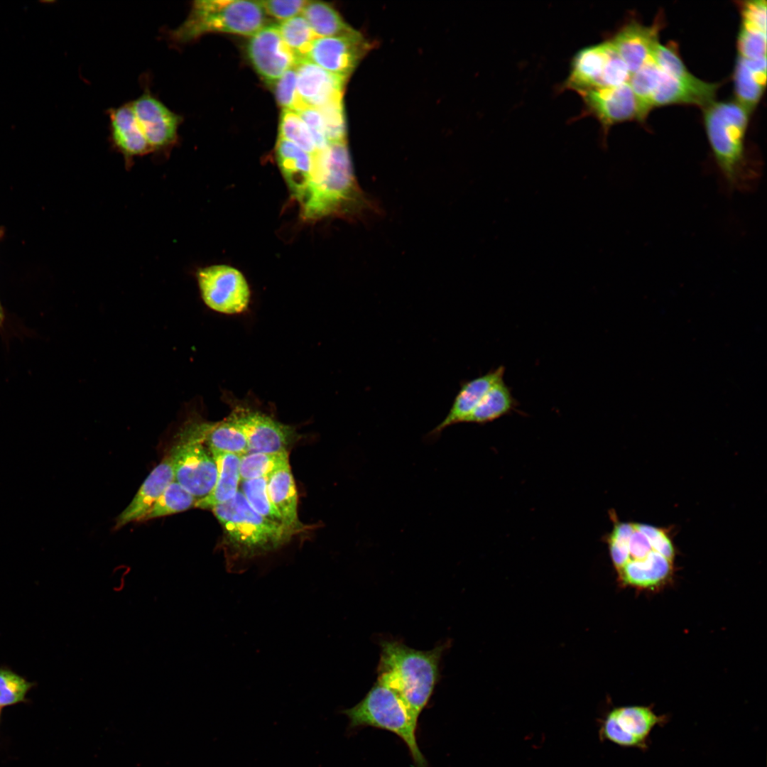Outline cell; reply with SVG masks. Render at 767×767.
Wrapping results in <instances>:
<instances>
[{
	"mask_svg": "<svg viewBox=\"0 0 767 767\" xmlns=\"http://www.w3.org/2000/svg\"><path fill=\"white\" fill-rule=\"evenodd\" d=\"M312 158L311 182L300 204L305 219L357 217L371 210L355 179L346 141L330 142Z\"/></svg>",
	"mask_w": 767,
	"mask_h": 767,
	"instance_id": "obj_1",
	"label": "cell"
},
{
	"mask_svg": "<svg viewBox=\"0 0 767 767\" xmlns=\"http://www.w3.org/2000/svg\"><path fill=\"white\" fill-rule=\"evenodd\" d=\"M749 114L734 102H714L705 108V125L716 164L732 190H749L760 177L759 165L745 146Z\"/></svg>",
	"mask_w": 767,
	"mask_h": 767,
	"instance_id": "obj_2",
	"label": "cell"
},
{
	"mask_svg": "<svg viewBox=\"0 0 767 767\" xmlns=\"http://www.w3.org/2000/svg\"><path fill=\"white\" fill-rule=\"evenodd\" d=\"M381 647L377 681L397 694L418 722L437 682L444 646L419 651L399 641H384Z\"/></svg>",
	"mask_w": 767,
	"mask_h": 767,
	"instance_id": "obj_3",
	"label": "cell"
},
{
	"mask_svg": "<svg viewBox=\"0 0 767 767\" xmlns=\"http://www.w3.org/2000/svg\"><path fill=\"white\" fill-rule=\"evenodd\" d=\"M211 509L231 550L229 566L233 561L251 560L274 550L295 534L256 512L240 490L228 501Z\"/></svg>",
	"mask_w": 767,
	"mask_h": 767,
	"instance_id": "obj_4",
	"label": "cell"
},
{
	"mask_svg": "<svg viewBox=\"0 0 767 767\" xmlns=\"http://www.w3.org/2000/svg\"><path fill=\"white\" fill-rule=\"evenodd\" d=\"M266 22L259 1L199 0L192 2L186 19L168 34L178 44L192 42L208 33L251 36Z\"/></svg>",
	"mask_w": 767,
	"mask_h": 767,
	"instance_id": "obj_5",
	"label": "cell"
},
{
	"mask_svg": "<svg viewBox=\"0 0 767 767\" xmlns=\"http://www.w3.org/2000/svg\"><path fill=\"white\" fill-rule=\"evenodd\" d=\"M342 712L348 717L351 729L371 727L396 734L406 744L415 766L427 767L417 743L418 722L390 688L376 681L361 702Z\"/></svg>",
	"mask_w": 767,
	"mask_h": 767,
	"instance_id": "obj_6",
	"label": "cell"
},
{
	"mask_svg": "<svg viewBox=\"0 0 767 767\" xmlns=\"http://www.w3.org/2000/svg\"><path fill=\"white\" fill-rule=\"evenodd\" d=\"M168 455L175 480L197 501L206 497L215 484L217 468L205 442L202 420L187 421L176 435Z\"/></svg>",
	"mask_w": 767,
	"mask_h": 767,
	"instance_id": "obj_7",
	"label": "cell"
},
{
	"mask_svg": "<svg viewBox=\"0 0 767 767\" xmlns=\"http://www.w3.org/2000/svg\"><path fill=\"white\" fill-rule=\"evenodd\" d=\"M674 561L656 548L639 523H633L626 543V561L617 572L624 585L653 589L670 579Z\"/></svg>",
	"mask_w": 767,
	"mask_h": 767,
	"instance_id": "obj_8",
	"label": "cell"
},
{
	"mask_svg": "<svg viewBox=\"0 0 767 767\" xmlns=\"http://www.w3.org/2000/svg\"><path fill=\"white\" fill-rule=\"evenodd\" d=\"M196 278L205 303L225 314L244 312L248 307L250 290L244 275L224 264L199 268Z\"/></svg>",
	"mask_w": 767,
	"mask_h": 767,
	"instance_id": "obj_9",
	"label": "cell"
},
{
	"mask_svg": "<svg viewBox=\"0 0 767 767\" xmlns=\"http://www.w3.org/2000/svg\"><path fill=\"white\" fill-rule=\"evenodd\" d=\"M667 722L668 717L657 714L651 706L620 707L606 716L600 734L620 746L647 750L653 730Z\"/></svg>",
	"mask_w": 767,
	"mask_h": 767,
	"instance_id": "obj_10",
	"label": "cell"
},
{
	"mask_svg": "<svg viewBox=\"0 0 767 767\" xmlns=\"http://www.w3.org/2000/svg\"><path fill=\"white\" fill-rule=\"evenodd\" d=\"M129 104L152 153L169 154L178 142L183 116L170 110L148 88Z\"/></svg>",
	"mask_w": 767,
	"mask_h": 767,
	"instance_id": "obj_11",
	"label": "cell"
},
{
	"mask_svg": "<svg viewBox=\"0 0 767 767\" xmlns=\"http://www.w3.org/2000/svg\"><path fill=\"white\" fill-rule=\"evenodd\" d=\"M249 61L258 75L273 86L298 60L283 41L277 25H266L252 35L246 46Z\"/></svg>",
	"mask_w": 767,
	"mask_h": 767,
	"instance_id": "obj_12",
	"label": "cell"
},
{
	"mask_svg": "<svg viewBox=\"0 0 767 767\" xmlns=\"http://www.w3.org/2000/svg\"><path fill=\"white\" fill-rule=\"evenodd\" d=\"M369 48V42L356 31L347 36L316 38L307 59L347 80Z\"/></svg>",
	"mask_w": 767,
	"mask_h": 767,
	"instance_id": "obj_13",
	"label": "cell"
},
{
	"mask_svg": "<svg viewBox=\"0 0 767 767\" xmlns=\"http://www.w3.org/2000/svg\"><path fill=\"white\" fill-rule=\"evenodd\" d=\"M587 111L604 128L631 119L640 120L637 99L628 82L614 87L592 88L578 92Z\"/></svg>",
	"mask_w": 767,
	"mask_h": 767,
	"instance_id": "obj_14",
	"label": "cell"
},
{
	"mask_svg": "<svg viewBox=\"0 0 767 767\" xmlns=\"http://www.w3.org/2000/svg\"><path fill=\"white\" fill-rule=\"evenodd\" d=\"M236 409L246 436L248 452H288L295 437L292 427L258 411L239 406Z\"/></svg>",
	"mask_w": 767,
	"mask_h": 767,
	"instance_id": "obj_15",
	"label": "cell"
},
{
	"mask_svg": "<svg viewBox=\"0 0 767 767\" xmlns=\"http://www.w3.org/2000/svg\"><path fill=\"white\" fill-rule=\"evenodd\" d=\"M295 69L298 94L306 107L318 109L342 99L346 79L327 72L308 59L299 60Z\"/></svg>",
	"mask_w": 767,
	"mask_h": 767,
	"instance_id": "obj_16",
	"label": "cell"
},
{
	"mask_svg": "<svg viewBox=\"0 0 767 767\" xmlns=\"http://www.w3.org/2000/svg\"><path fill=\"white\" fill-rule=\"evenodd\" d=\"M108 114L111 143L122 155L126 167L133 165L135 158L152 153L129 102L109 109Z\"/></svg>",
	"mask_w": 767,
	"mask_h": 767,
	"instance_id": "obj_17",
	"label": "cell"
},
{
	"mask_svg": "<svg viewBox=\"0 0 767 767\" xmlns=\"http://www.w3.org/2000/svg\"><path fill=\"white\" fill-rule=\"evenodd\" d=\"M660 22L651 26L631 22L609 40L626 64L631 75L651 58L658 43Z\"/></svg>",
	"mask_w": 767,
	"mask_h": 767,
	"instance_id": "obj_18",
	"label": "cell"
},
{
	"mask_svg": "<svg viewBox=\"0 0 767 767\" xmlns=\"http://www.w3.org/2000/svg\"><path fill=\"white\" fill-rule=\"evenodd\" d=\"M504 367L499 366L484 375L464 382L448 413L443 420L428 433V437L430 440L435 439L447 428L454 424L466 423L491 386L504 379Z\"/></svg>",
	"mask_w": 767,
	"mask_h": 767,
	"instance_id": "obj_19",
	"label": "cell"
},
{
	"mask_svg": "<svg viewBox=\"0 0 767 767\" xmlns=\"http://www.w3.org/2000/svg\"><path fill=\"white\" fill-rule=\"evenodd\" d=\"M175 479L173 463L168 454L151 471L136 495L118 516L115 530L133 521H141L145 514Z\"/></svg>",
	"mask_w": 767,
	"mask_h": 767,
	"instance_id": "obj_20",
	"label": "cell"
},
{
	"mask_svg": "<svg viewBox=\"0 0 767 767\" xmlns=\"http://www.w3.org/2000/svg\"><path fill=\"white\" fill-rule=\"evenodd\" d=\"M276 156L278 167L291 194L301 203L311 182L312 155L292 142L278 138L276 145Z\"/></svg>",
	"mask_w": 767,
	"mask_h": 767,
	"instance_id": "obj_21",
	"label": "cell"
},
{
	"mask_svg": "<svg viewBox=\"0 0 767 767\" xmlns=\"http://www.w3.org/2000/svg\"><path fill=\"white\" fill-rule=\"evenodd\" d=\"M610 48V43L607 41L580 50L573 58L565 87L577 92L602 87V79Z\"/></svg>",
	"mask_w": 767,
	"mask_h": 767,
	"instance_id": "obj_22",
	"label": "cell"
},
{
	"mask_svg": "<svg viewBox=\"0 0 767 767\" xmlns=\"http://www.w3.org/2000/svg\"><path fill=\"white\" fill-rule=\"evenodd\" d=\"M202 430L205 442L212 454L241 456L248 452L246 436L236 408L220 421H202Z\"/></svg>",
	"mask_w": 767,
	"mask_h": 767,
	"instance_id": "obj_23",
	"label": "cell"
},
{
	"mask_svg": "<svg viewBox=\"0 0 767 767\" xmlns=\"http://www.w3.org/2000/svg\"><path fill=\"white\" fill-rule=\"evenodd\" d=\"M269 499L285 526L297 533L302 530L298 516V494L290 465L277 470L267 480Z\"/></svg>",
	"mask_w": 767,
	"mask_h": 767,
	"instance_id": "obj_24",
	"label": "cell"
},
{
	"mask_svg": "<svg viewBox=\"0 0 767 767\" xmlns=\"http://www.w3.org/2000/svg\"><path fill=\"white\" fill-rule=\"evenodd\" d=\"M766 59L739 56L734 80L737 103L750 113L759 102L766 84Z\"/></svg>",
	"mask_w": 767,
	"mask_h": 767,
	"instance_id": "obj_25",
	"label": "cell"
},
{
	"mask_svg": "<svg viewBox=\"0 0 767 767\" xmlns=\"http://www.w3.org/2000/svg\"><path fill=\"white\" fill-rule=\"evenodd\" d=\"M213 455L217 468V480L211 492L196 501L195 506L197 508L211 509L232 499L239 490L241 455L232 453H215Z\"/></svg>",
	"mask_w": 767,
	"mask_h": 767,
	"instance_id": "obj_26",
	"label": "cell"
},
{
	"mask_svg": "<svg viewBox=\"0 0 767 767\" xmlns=\"http://www.w3.org/2000/svg\"><path fill=\"white\" fill-rule=\"evenodd\" d=\"M716 92L695 89L661 70L651 96V106L653 108L670 104H690L705 108L714 102Z\"/></svg>",
	"mask_w": 767,
	"mask_h": 767,
	"instance_id": "obj_27",
	"label": "cell"
},
{
	"mask_svg": "<svg viewBox=\"0 0 767 767\" xmlns=\"http://www.w3.org/2000/svg\"><path fill=\"white\" fill-rule=\"evenodd\" d=\"M516 403L511 388L501 379L488 390L466 423L484 424L494 420L511 413Z\"/></svg>",
	"mask_w": 767,
	"mask_h": 767,
	"instance_id": "obj_28",
	"label": "cell"
},
{
	"mask_svg": "<svg viewBox=\"0 0 767 767\" xmlns=\"http://www.w3.org/2000/svg\"><path fill=\"white\" fill-rule=\"evenodd\" d=\"M302 13L318 38L347 36L356 31L325 2L308 1Z\"/></svg>",
	"mask_w": 767,
	"mask_h": 767,
	"instance_id": "obj_29",
	"label": "cell"
},
{
	"mask_svg": "<svg viewBox=\"0 0 767 767\" xmlns=\"http://www.w3.org/2000/svg\"><path fill=\"white\" fill-rule=\"evenodd\" d=\"M652 59L665 73L678 81L702 91H717L719 85L697 78L685 66L675 49L659 43L653 50Z\"/></svg>",
	"mask_w": 767,
	"mask_h": 767,
	"instance_id": "obj_30",
	"label": "cell"
},
{
	"mask_svg": "<svg viewBox=\"0 0 767 767\" xmlns=\"http://www.w3.org/2000/svg\"><path fill=\"white\" fill-rule=\"evenodd\" d=\"M277 26L283 41L293 53L298 62L307 59L313 42L318 37L306 19L298 15L281 21Z\"/></svg>",
	"mask_w": 767,
	"mask_h": 767,
	"instance_id": "obj_31",
	"label": "cell"
},
{
	"mask_svg": "<svg viewBox=\"0 0 767 767\" xmlns=\"http://www.w3.org/2000/svg\"><path fill=\"white\" fill-rule=\"evenodd\" d=\"M289 464L288 452L277 453L247 452L240 458L241 480L268 478L273 473Z\"/></svg>",
	"mask_w": 767,
	"mask_h": 767,
	"instance_id": "obj_32",
	"label": "cell"
},
{
	"mask_svg": "<svg viewBox=\"0 0 767 767\" xmlns=\"http://www.w3.org/2000/svg\"><path fill=\"white\" fill-rule=\"evenodd\" d=\"M196 501L197 499L174 479L141 521L185 511L195 506Z\"/></svg>",
	"mask_w": 767,
	"mask_h": 767,
	"instance_id": "obj_33",
	"label": "cell"
},
{
	"mask_svg": "<svg viewBox=\"0 0 767 767\" xmlns=\"http://www.w3.org/2000/svg\"><path fill=\"white\" fill-rule=\"evenodd\" d=\"M660 72L651 58L630 77L629 83L638 104L641 121L646 119L652 109L651 99Z\"/></svg>",
	"mask_w": 767,
	"mask_h": 767,
	"instance_id": "obj_34",
	"label": "cell"
},
{
	"mask_svg": "<svg viewBox=\"0 0 767 767\" xmlns=\"http://www.w3.org/2000/svg\"><path fill=\"white\" fill-rule=\"evenodd\" d=\"M267 480L266 477L241 480L239 490L256 512L276 524L286 527L269 499Z\"/></svg>",
	"mask_w": 767,
	"mask_h": 767,
	"instance_id": "obj_35",
	"label": "cell"
},
{
	"mask_svg": "<svg viewBox=\"0 0 767 767\" xmlns=\"http://www.w3.org/2000/svg\"><path fill=\"white\" fill-rule=\"evenodd\" d=\"M278 138L292 142L310 155L318 151L306 124L294 111L283 109Z\"/></svg>",
	"mask_w": 767,
	"mask_h": 767,
	"instance_id": "obj_36",
	"label": "cell"
},
{
	"mask_svg": "<svg viewBox=\"0 0 767 767\" xmlns=\"http://www.w3.org/2000/svg\"><path fill=\"white\" fill-rule=\"evenodd\" d=\"M740 57L754 60L766 57V32L742 23L738 38Z\"/></svg>",
	"mask_w": 767,
	"mask_h": 767,
	"instance_id": "obj_37",
	"label": "cell"
},
{
	"mask_svg": "<svg viewBox=\"0 0 767 767\" xmlns=\"http://www.w3.org/2000/svg\"><path fill=\"white\" fill-rule=\"evenodd\" d=\"M317 109L322 116L327 140L330 142L346 141L342 99L330 102Z\"/></svg>",
	"mask_w": 767,
	"mask_h": 767,
	"instance_id": "obj_38",
	"label": "cell"
},
{
	"mask_svg": "<svg viewBox=\"0 0 767 767\" xmlns=\"http://www.w3.org/2000/svg\"><path fill=\"white\" fill-rule=\"evenodd\" d=\"M272 87L276 100L283 109L299 112L306 107L298 94L295 67L286 71Z\"/></svg>",
	"mask_w": 767,
	"mask_h": 767,
	"instance_id": "obj_39",
	"label": "cell"
},
{
	"mask_svg": "<svg viewBox=\"0 0 767 767\" xmlns=\"http://www.w3.org/2000/svg\"><path fill=\"white\" fill-rule=\"evenodd\" d=\"M32 685L12 671L0 669V707L22 702Z\"/></svg>",
	"mask_w": 767,
	"mask_h": 767,
	"instance_id": "obj_40",
	"label": "cell"
},
{
	"mask_svg": "<svg viewBox=\"0 0 767 767\" xmlns=\"http://www.w3.org/2000/svg\"><path fill=\"white\" fill-rule=\"evenodd\" d=\"M266 14L280 20L285 21L300 15L308 1L305 0H270L259 1Z\"/></svg>",
	"mask_w": 767,
	"mask_h": 767,
	"instance_id": "obj_41",
	"label": "cell"
},
{
	"mask_svg": "<svg viewBox=\"0 0 767 767\" xmlns=\"http://www.w3.org/2000/svg\"><path fill=\"white\" fill-rule=\"evenodd\" d=\"M297 113L309 129L317 149L322 150L325 148L330 142L327 138L323 120L320 111L315 108L307 107Z\"/></svg>",
	"mask_w": 767,
	"mask_h": 767,
	"instance_id": "obj_42",
	"label": "cell"
},
{
	"mask_svg": "<svg viewBox=\"0 0 767 767\" xmlns=\"http://www.w3.org/2000/svg\"><path fill=\"white\" fill-rule=\"evenodd\" d=\"M742 23L766 32V1H749L741 5Z\"/></svg>",
	"mask_w": 767,
	"mask_h": 767,
	"instance_id": "obj_43",
	"label": "cell"
}]
</instances>
